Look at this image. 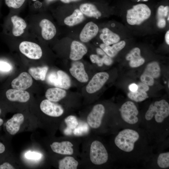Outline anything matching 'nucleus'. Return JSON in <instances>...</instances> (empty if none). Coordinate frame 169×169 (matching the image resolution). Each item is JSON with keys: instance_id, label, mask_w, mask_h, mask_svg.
I'll return each instance as SVG.
<instances>
[{"instance_id": "19", "label": "nucleus", "mask_w": 169, "mask_h": 169, "mask_svg": "<svg viewBox=\"0 0 169 169\" xmlns=\"http://www.w3.org/2000/svg\"><path fill=\"white\" fill-rule=\"evenodd\" d=\"M157 168L161 169H167L169 167V152L166 151L159 153L158 155L153 156L148 162Z\"/></svg>"}, {"instance_id": "37", "label": "nucleus", "mask_w": 169, "mask_h": 169, "mask_svg": "<svg viewBox=\"0 0 169 169\" xmlns=\"http://www.w3.org/2000/svg\"><path fill=\"white\" fill-rule=\"evenodd\" d=\"M12 66L8 63L4 61H0V70L5 72L9 71L12 69Z\"/></svg>"}, {"instance_id": "13", "label": "nucleus", "mask_w": 169, "mask_h": 169, "mask_svg": "<svg viewBox=\"0 0 169 169\" xmlns=\"http://www.w3.org/2000/svg\"><path fill=\"white\" fill-rule=\"evenodd\" d=\"M75 61L72 63L69 69L70 74L80 82L85 83L87 82L89 77L85 71L83 64L79 61Z\"/></svg>"}, {"instance_id": "14", "label": "nucleus", "mask_w": 169, "mask_h": 169, "mask_svg": "<svg viewBox=\"0 0 169 169\" xmlns=\"http://www.w3.org/2000/svg\"><path fill=\"white\" fill-rule=\"evenodd\" d=\"M99 28L97 25L92 22L86 23L82 30L79 38L81 41L86 43L94 38L97 34Z\"/></svg>"}, {"instance_id": "11", "label": "nucleus", "mask_w": 169, "mask_h": 169, "mask_svg": "<svg viewBox=\"0 0 169 169\" xmlns=\"http://www.w3.org/2000/svg\"><path fill=\"white\" fill-rule=\"evenodd\" d=\"M53 152L64 155H72L74 154V145L70 141L65 140L61 142H54L50 145Z\"/></svg>"}, {"instance_id": "28", "label": "nucleus", "mask_w": 169, "mask_h": 169, "mask_svg": "<svg viewBox=\"0 0 169 169\" xmlns=\"http://www.w3.org/2000/svg\"><path fill=\"white\" fill-rule=\"evenodd\" d=\"M84 19L83 14L79 8H76L72 14L64 19V23L69 26H73L82 22Z\"/></svg>"}, {"instance_id": "30", "label": "nucleus", "mask_w": 169, "mask_h": 169, "mask_svg": "<svg viewBox=\"0 0 169 169\" xmlns=\"http://www.w3.org/2000/svg\"><path fill=\"white\" fill-rule=\"evenodd\" d=\"M64 121L66 126L64 131V133L67 135H71L79 125L78 120L75 116L69 115L65 118Z\"/></svg>"}, {"instance_id": "31", "label": "nucleus", "mask_w": 169, "mask_h": 169, "mask_svg": "<svg viewBox=\"0 0 169 169\" xmlns=\"http://www.w3.org/2000/svg\"><path fill=\"white\" fill-rule=\"evenodd\" d=\"M48 68L47 66L42 67H31L28 69L30 74L36 80H44Z\"/></svg>"}, {"instance_id": "9", "label": "nucleus", "mask_w": 169, "mask_h": 169, "mask_svg": "<svg viewBox=\"0 0 169 169\" xmlns=\"http://www.w3.org/2000/svg\"><path fill=\"white\" fill-rule=\"evenodd\" d=\"M109 75L105 72L95 74L89 82L86 87V91L89 94L94 93L99 90L109 79Z\"/></svg>"}, {"instance_id": "23", "label": "nucleus", "mask_w": 169, "mask_h": 169, "mask_svg": "<svg viewBox=\"0 0 169 169\" xmlns=\"http://www.w3.org/2000/svg\"><path fill=\"white\" fill-rule=\"evenodd\" d=\"M125 41L122 40L113 44L112 46L102 44L100 45V47L107 55L112 58L125 47Z\"/></svg>"}, {"instance_id": "46", "label": "nucleus", "mask_w": 169, "mask_h": 169, "mask_svg": "<svg viewBox=\"0 0 169 169\" xmlns=\"http://www.w3.org/2000/svg\"><path fill=\"white\" fill-rule=\"evenodd\" d=\"M165 39L167 44H169V31L168 30L166 32L165 35Z\"/></svg>"}, {"instance_id": "49", "label": "nucleus", "mask_w": 169, "mask_h": 169, "mask_svg": "<svg viewBox=\"0 0 169 169\" xmlns=\"http://www.w3.org/2000/svg\"><path fill=\"white\" fill-rule=\"evenodd\" d=\"M33 0V1H36V0Z\"/></svg>"}, {"instance_id": "44", "label": "nucleus", "mask_w": 169, "mask_h": 169, "mask_svg": "<svg viewBox=\"0 0 169 169\" xmlns=\"http://www.w3.org/2000/svg\"><path fill=\"white\" fill-rule=\"evenodd\" d=\"M97 53L100 55L103 56L105 54V53L101 49L97 48L96 49Z\"/></svg>"}, {"instance_id": "33", "label": "nucleus", "mask_w": 169, "mask_h": 169, "mask_svg": "<svg viewBox=\"0 0 169 169\" xmlns=\"http://www.w3.org/2000/svg\"><path fill=\"white\" fill-rule=\"evenodd\" d=\"M25 0H5L6 4L10 8H18L21 7Z\"/></svg>"}, {"instance_id": "41", "label": "nucleus", "mask_w": 169, "mask_h": 169, "mask_svg": "<svg viewBox=\"0 0 169 169\" xmlns=\"http://www.w3.org/2000/svg\"><path fill=\"white\" fill-rule=\"evenodd\" d=\"M14 167L9 163L5 162L0 165V169H13Z\"/></svg>"}, {"instance_id": "25", "label": "nucleus", "mask_w": 169, "mask_h": 169, "mask_svg": "<svg viewBox=\"0 0 169 169\" xmlns=\"http://www.w3.org/2000/svg\"><path fill=\"white\" fill-rule=\"evenodd\" d=\"M66 95L65 90L58 87L49 88L45 94L47 99L54 102L60 101L64 98Z\"/></svg>"}, {"instance_id": "38", "label": "nucleus", "mask_w": 169, "mask_h": 169, "mask_svg": "<svg viewBox=\"0 0 169 169\" xmlns=\"http://www.w3.org/2000/svg\"><path fill=\"white\" fill-rule=\"evenodd\" d=\"M103 64L107 65H110L113 63V60L111 58L106 54L102 56V58Z\"/></svg>"}, {"instance_id": "10", "label": "nucleus", "mask_w": 169, "mask_h": 169, "mask_svg": "<svg viewBox=\"0 0 169 169\" xmlns=\"http://www.w3.org/2000/svg\"><path fill=\"white\" fill-rule=\"evenodd\" d=\"M40 107L44 113L51 117H59L64 113V110L61 105L48 99L43 100Z\"/></svg>"}, {"instance_id": "2", "label": "nucleus", "mask_w": 169, "mask_h": 169, "mask_svg": "<svg viewBox=\"0 0 169 169\" xmlns=\"http://www.w3.org/2000/svg\"><path fill=\"white\" fill-rule=\"evenodd\" d=\"M140 127L146 132L153 146L162 145L169 134V104L165 100L151 103L141 115Z\"/></svg>"}, {"instance_id": "35", "label": "nucleus", "mask_w": 169, "mask_h": 169, "mask_svg": "<svg viewBox=\"0 0 169 169\" xmlns=\"http://www.w3.org/2000/svg\"><path fill=\"white\" fill-rule=\"evenodd\" d=\"M57 77V72H52L50 73L47 78V81L49 84L54 85Z\"/></svg>"}, {"instance_id": "36", "label": "nucleus", "mask_w": 169, "mask_h": 169, "mask_svg": "<svg viewBox=\"0 0 169 169\" xmlns=\"http://www.w3.org/2000/svg\"><path fill=\"white\" fill-rule=\"evenodd\" d=\"M25 156L28 159L38 160L42 157V155L36 152L28 151L25 154Z\"/></svg>"}, {"instance_id": "24", "label": "nucleus", "mask_w": 169, "mask_h": 169, "mask_svg": "<svg viewBox=\"0 0 169 169\" xmlns=\"http://www.w3.org/2000/svg\"><path fill=\"white\" fill-rule=\"evenodd\" d=\"M100 36L104 44L108 45L119 42L120 39L119 36L107 28H104Z\"/></svg>"}, {"instance_id": "1", "label": "nucleus", "mask_w": 169, "mask_h": 169, "mask_svg": "<svg viewBox=\"0 0 169 169\" xmlns=\"http://www.w3.org/2000/svg\"><path fill=\"white\" fill-rule=\"evenodd\" d=\"M110 143L114 160L122 164L147 163L154 155L153 145L141 127L119 128L114 132Z\"/></svg>"}, {"instance_id": "40", "label": "nucleus", "mask_w": 169, "mask_h": 169, "mask_svg": "<svg viewBox=\"0 0 169 169\" xmlns=\"http://www.w3.org/2000/svg\"><path fill=\"white\" fill-rule=\"evenodd\" d=\"M166 22L164 18H161L158 19L157 26L160 28H164L166 25Z\"/></svg>"}, {"instance_id": "27", "label": "nucleus", "mask_w": 169, "mask_h": 169, "mask_svg": "<svg viewBox=\"0 0 169 169\" xmlns=\"http://www.w3.org/2000/svg\"><path fill=\"white\" fill-rule=\"evenodd\" d=\"M57 77L54 86L65 89H68L70 87L71 82L70 79L65 72L61 70L57 72Z\"/></svg>"}, {"instance_id": "12", "label": "nucleus", "mask_w": 169, "mask_h": 169, "mask_svg": "<svg viewBox=\"0 0 169 169\" xmlns=\"http://www.w3.org/2000/svg\"><path fill=\"white\" fill-rule=\"evenodd\" d=\"M33 79L31 75L26 72L21 73L11 82V86L14 89L25 90L32 85Z\"/></svg>"}, {"instance_id": "18", "label": "nucleus", "mask_w": 169, "mask_h": 169, "mask_svg": "<svg viewBox=\"0 0 169 169\" xmlns=\"http://www.w3.org/2000/svg\"><path fill=\"white\" fill-rule=\"evenodd\" d=\"M6 95L7 99L12 101L25 102L30 98L29 94L27 91L14 89L8 90L6 92Z\"/></svg>"}, {"instance_id": "42", "label": "nucleus", "mask_w": 169, "mask_h": 169, "mask_svg": "<svg viewBox=\"0 0 169 169\" xmlns=\"http://www.w3.org/2000/svg\"><path fill=\"white\" fill-rule=\"evenodd\" d=\"M129 89L130 91L135 92L138 89V85L135 84H132L129 86Z\"/></svg>"}, {"instance_id": "48", "label": "nucleus", "mask_w": 169, "mask_h": 169, "mask_svg": "<svg viewBox=\"0 0 169 169\" xmlns=\"http://www.w3.org/2000/svg\"><path fill=\"white\" fill-rule=\"evenodd\" d=\"M1 110L0 109V114L1 113ZM3 120L2 119L0 118V126L2 125V124L3 123Z\"/></svg>"}, {"instance_id": "20", "label": "nucleus", "mask_w": 169, "mask_h": 169, "mask_svg": "<svg viewBox=\"0 0 169 169\" xmlns=\"http://www.w3.org/2000/svg\"><path fill=\"white\" fill-rule=\"evenodd\" d=\"M39 25L42 28L41 34L44 39L46 40L51 39L55 35L56 33V28L49 20L42 19L40 22Z\"/></svg>"}, {"instance_id": "8", "label": "nucleus", "mask_w": 169, "mask_h": 169, "mask_svg": "<svg viewBox=\"0 0 169 169\" xmlns=\"http://www.w3.org/2000/svg\"><path fill=\"white\" fill-rule=\"evenodd\" d=\"M19 49L21 53L32 59H38L42 55L40 46L36 43L30 42H22L19 45Z\"/></svg>"}, {"instance_id": "4", "label": "nucleus", "mask_w": 169, "mask_h": 169, "mask_svg": "<svg viewBox=\"0 0 169 169\" xmlns=\"http://www.w3.org/2000/svg\"><path fill=\"white\" fill-rule=\"evenodd\" d=\"M89 157L91 162L96 166H103L108 163L113 157L108 148L101 141L95 140L91 142L89 150Z\"/></svg>"}, {"instance_id": "39", "label": "nucleus", "mask_w": 169, "mask_h": 169, "mask_svg": "<svg viewBox=\"0 0 169 169\" xmlns=\"http://www.w3.org/2000/svg\"><path fill=\"white\" fill-rule=\"evenodd\" d=\"M164 7L163 5H161L158 8L157 14L158 19L161 18H164Z\"/></svg>"}, {"instance_id": "29", "label": "nucleus", "mask_w": 169, "mask_h": 169, "mask_svg": "<svg viewBox=\"0 0 169 169\" xmlns=\"http://www.w3.org/2000/svg\"><path fill=\"white\" fill-rule=\"evenodd\" d=\"M78 161L73 156L67 155L59 161V169H77Z\"/></svg>"}, {"instance_id": "21", "label": "nucleus", "mask_w": 169, "mask_h": 169, "mask_svg": "<svg viewBox=\"0 0 169 169\" xmlns=\"http://www.w3.org/2000/svg\"><path fill=\"white\" fill-rule=\"evenodd\" d=\"M126 59L129 61L130 66L132 68L138 67L145 63V60L141 55V50L138 47L132 49L125 57Z\"/></svg>"}, {"instance_id": "34", "label": "nucleus", "mask_w": 169, "mask_h": 169, "mask_svg": "<svg viewBox=\"0 0 169 169\" xmlns=\"http://www.w3.org/2000/svg\"><path fill=\"white\" fill-rule=\"evenodd\" d=\"M90 59L91 61L94 63H96L99 66H103V63L102 58L99 56L95 54H91L90 56Z\"/></svg>"}, {"instance_id": "32", "label": "nucleus", "mask_w": 169, "mask_h": 169, "mask_svg": "<svg viewBox=\"0 0 169 169\" xmlns=\"http://www.w3.org/2000/svg\"><path fill=\"white\" fill-rule=\"evenodd\" d=\"M89 130V125L87 124L78 125L74 130L73 133L76 136H80L86 133Z\"/></svg>"}, {"instance_id": "15", "label": "nucleus", "mask_w": 169, "mask_h": 169, "mask_svg": "<svg viewBox=\"0 0 169 169\" xmlns=\"http://www.w3.org/2000/svg\"><path fill=\"white\" fill-rule=\"evenodd\" d=\"M24 120L23 115L17 113L7 121L6 127L8 132L11 135H15L19 131L21 125Z\"/></svg>"}, {"instance_id": "5", "label": "nucleus", "mask_w": 169, "mask_h": 169, "mask_svg": "<svg viewBox=\"0 0 169 169\" xmlns=\"http://www.w3.org/2000/svg\"><path fill=\"white\" fill-rule=\"evenodd\" d=\"M105 113V108L103 105L98 104L94 105L87 117V123L89 126L96 130L105 128V127L106 128L108 125L114 131L115 129L113 125L104 120Z\"/></svg>"}, {"instance_id": "3", "label": "nucleus", "mask_w": 169, "mask_h": 169, "mask_svg": "<svg viewBox=\"0 0 169 169\" xmlns=\"http://www.w3.org/2000/svg\"><path fill=\"white\" fill-rule=\"evenodd\" d=\"M119 111V116L115 118L116 130L122 128L140 127L141 115L134 102L131 101L124 102Z\"/></svg>"}, {"instance_id": "45", "label": "nucleus", "mask_w": 169, "mask_h": 169, "mask_svg": "<svg viewBox=\"0 0 169 169\" xmlns=\"http://www.w3.org/2000/svg\"><path fill=\"white\" fill-rule=\"evenodd\" d=\"M169 7L168 6H166L164 7V17H166L169 13Z\"/></svg>"}, {"instance_id": "6", "label": "nucleus", "mask_w": 169, "mask_h": 169, "mask_svg": "<svg viewBox=\"0 0 169 169\" xmlns=\"http://www.w3.org/2000/svg\"><path fill=\"white\" fill-rule=\"evenodd\" d=\"M151 13V10L147 5L143 3L137 4L127 11L126 21L130 25H139L148 19Z\"/></svg>"}, {"instance_id": "22", "label": "nucleus", "mask_w": 169, "mask_h": 169, "mask_svg": "<svg viewBox=\"0 0 169 169\" xmlns=\"http://www.w3.org/2000/svg\"><path fill=\"white\" fill-rule=\"evenodd\" d=\"M79 8L83 14L88 17L98 18L101 15L97 6L92 3H82L79 5Z\"/></svg>"}, {"instance_id": "7", "label": "nucleus", "mask_w": 169, "mask_h": 169, "mask_svg": "<svg viewBox=\"0 0 169 169\" xmlns=\"http://www.w3.org/2000/svg\"><path fill=\"white\" fill-rule=\"evenodd\" d=\"M161 74V69L158 63L153 61L148 63L140 77L141 82L148 86H152L154 79L158 78Z\"/></svg>"}, {"instance_id": "26", "label": "nucleus", "mask_w": 169, "mask_h": 169, "mask_svg": "<svg viewBox=\"0 0 169 169\" xmlns=\"http://www.w3.org/2000/svg\"><path fill=\"white\" fill-rule=\"evenodd\" d=\"M13 24L12 33L15 36L22 35L24 32V29L27 27L25 21L22 18L17 15H14L11 18Z\"/></svg>"}, {"instance_id": "17", "label": "nucleus", "mask_w": 169, "mask_h": 169, "mask_svg": "<svg viewBox=\"0 0 169 169\" xmlns=\"http://www.w3.org/2000/svg\"><path fill=\"white\" fill-rule=\"evenodd\" d=\"M87 52L86 46L78 41H74L71 44L69 58L72 60L77 61L81 59Z\"/></svg>"}, {"instance_id": "47", "label": "nucleus", "mask_w": 169, "mask_h": 169, "mask_svg": "<svg viewBox=\"0 0 169 169\" xmlns=\"http://www.w3.org/2000/svg\"><path fill=\"white\" fill-rule=\"evenodd\" d=\"M4 145L1 142H0V154L3 153L5 150Z\"/></svg>"}, {"instance_id": "43", "label": "nucleus", "mask_w": 169, "mask_h": 169, "mask_svg": "<svg viewBox=\"0 0 169 169\" xmlns=\"http://www.w3.org/2000/svg\"><path fill=\"white\" fill-rule=\"evenodd\" d=\"M62 2L66 4L79 2L81 0H60Z\"/></svg>"}, {"instance_id": "16", "label": "nucleus", "mask_w": 169, "mask_h": 169, "mask_svg": "<svg viewBox=\"0 0 169 169\" xmlns=\"http://www.w3.org/2000/svg\"><path fill=\"white\" fill-rule=\"evenodd\" d=\"M138 89L135 92L130 91L127 94L128 97L136 102H142L149 97L146 92L149 89V86L141 82L137 84Z\"/></svg>"}]
</instances>
